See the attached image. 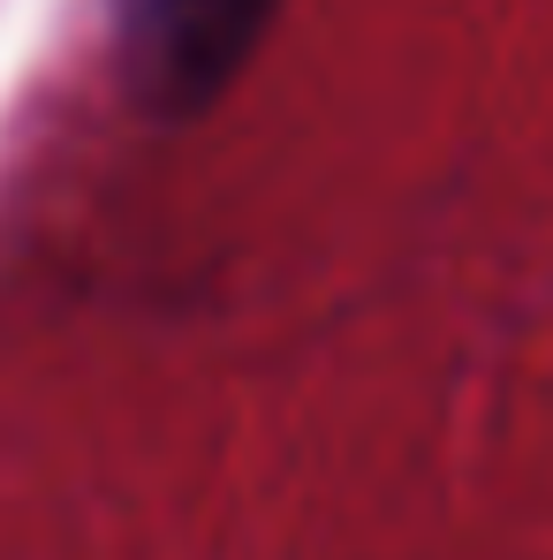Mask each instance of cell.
Here are the masks:
<instances>
[{
  "label": "cell",
  "instance_id": "cell-1",
  "mask_svg": "<svg viewBox=\"0 0 553 560\" xmlns=\"http://www.w3.org/2000/svg\"><path fill=\"white\" fill-rule=\"evenodd\" d=\"M280 0H114V69L152 121H189L228 92Z\"/></svg>",
  "mask_w": 553,
  "mask_h": 560
}]
</instances>
